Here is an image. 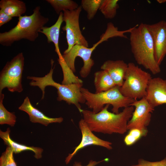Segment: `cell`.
<instances>
[{"instance_id":"23","label":"cell","mask_w":166,"mask_h":166,"mask_svg":"<svg viewBox=\"0 0 166 166\" xmlns=\"http://www.w3.org/2000/svg\"><path fill=\"white\" fill-rule=\"evenodd\" d=\"M102 0H82L81 6L87 13V19H92L99 9Z\"/></svg>"},{"instance_id":"4","label":"cell","mask_w":166,"mask_h":166,"mask_svg":"<svg viewBox=\"0 0 166 166\" xmlns=\"http://www.w3.org/2000/svg\"><path fill=\"white\" fill-rule=\"evenodd\" d=\"M52 59L51 60V67L49 72L43 77L28 76L27 78L31 81L29 84L31 86H38L42 92L41 100L44 97L45 89L47 86H52L57 90V100L63 101L69 105H74L81 113L83 110L80 104L85 103L86 101L82 95L81 89L82 83H73L67 85L60 84L55 82L53 78V74L55 66Z\"/></svg>"},{"instance_id":"14","label":"cell","mask_w":166,"mask_h":166,"mask_svg":"<svg viewBox=\"0 0 166 166\" xmlns=\"http://www.w3.org/2000/svg\"><path fill=\"white\" fill-rule=\"evenodd\" d=\"M18 109L26 113L28 115L30 121L34 123H39L47 126L49 124L61 123L63 121L61 117L51 118L46 116L31 104L29 98L26 97Z\"/></svg>"},{"instance_id":"10","label":"cell","mask_w":166,"mask_h":166,"mask_svg":"<svg viewBox=\"0 0 166 166\" xmlns=\"http://www.w3.org/2000/svg\"><path fill=\"white\" fill-rule=\"evenodd\" d=\"M130 106H132L135 108L128 123L127 130L133 128H147L151 121V113L154 111L155 108L148 102L145 97L135 100Z\"/></svg>"},{"instance_id":"27","label":"cell","mask_w":166,"mask_h":166,"mask_svg":"<svg viewBox=\"0 0 166 166\" xmlns=\"http://www.w3.org/2000/svg\"><path fill=\"white\" fill-rule=\"evenodd\" d=\"M12 18L0 10V27L10 22Z\"/></svg>"},{"instance_id":"1","label":"cell","mask_w":166,"mask_h":166,"mask_svg":"<svg viewBox=\"0 0 166 166\" xmlns=\"http://www.w3.org/2000/svg\"><path fill=\"white\" fill-rule=\"evenodd\" d=\"M109 105L105 106L99 112L83 110L81 112L84 121L93 132L111 134H123L128 130V123L131 118L134 107L129 106L116 114L109 112Z\"/></svg>"},{"instance_id":"3","label":"cell","mask_w":166,"mask_h":166,"mask_svg":"<svg viewBox=\"0 0 166 166\" xmlns=\"http://www.w3.org/2000/svg\"><path fill=\"white\" fill-rule=\"evenodd\" d=\"M40 7L37 6L30 15L18 17L17 25L8 31L0 33V44L10 46L15 42L23 39L34 42L42 28L49 22V18L43 16Z\"/></svg>"},{"instance_id":"13","label":"cell","mask_w":166,"mask_h":166,"mask_svg":"<svg viewBox=\"0 0 166 166\" xmlns=\"http://www.w3.org/2000/svg\"><path fill=\"white\" fill-rule=\"evenodd\" d=\"M145 97L153 107L166 104V79L152 78L149 81Z\"/></svg>"},{"instance_id":"8","label":"cell","mask_w":166,"mask_h":166,"mask_svg":"<svg viewBox=\"0 0 166 166\" xmlns=\"http://www.w3.org/2000/svg\"><path fill=\"white\" fill-rule=\"evenodd\" d=\"M82 9L81 6L73 10L63 11V20L65 25L62 29L66 32L68 44V47L63 54L68 53L75 45L89 47L88 42L82 34L79 26V18Z\"/></svg>"},{"instance_id":"25","label":"cell","mask_w":166,"mask_h":166,"mask_svg":"<svg viewBox=\"0 0 166 166\" xmlns=\"http://www.w3.org/2000/svg\"><path fill=\"white\" fill-rule=\"evenodd\" d=\"M12 149L7 146L0 157V166H17L13 156Z\"/></svg>"},{"instance_id":"24","label":"cell","mask_w":166,"mask_h":166,"mask_svg":"<svg viewBox=\"0 0 166 166\" xmlns=\"http://www.w3.org/2000/svg\"><path fill=\"white\" fill-rule=\"evenodd\" d=\"M129 130L124 140V144L128 146L134 144L141 138L146 136L148 132L147 128L143 129L133 128Z\"/></svg>"},{"instance_id":"6","label":"cell","mask_w":166,"mask_h":166,"mask_svg":"<svg viewBox=\"0 0 166 166\" xmlns=\"http://www.w3.org/2000/svg\"><path fill=\"white\" fill-rule=\"evenodd\" d=\"M122 85L120 91L125 97L135 100L145 97L147 89L152 78L151 74L133 62L128 64Z\"/></svg>"},{"instance_id":"19","label":"cell","mask_w":166,"mask_h":166,"mask_svg":"<svg viewBox=\"0 0 166 166\" xmlns=\"http://www.w3.org/2000/svg\"><path fill=\"white\" fill-rule=\"evenodd\" d=\"M95 93H99L108 90L117 85L108 73L102 70L96 72L94 74Z\"/></svg>"},{"instance_id":"2","label":"cell","mask_w":166,"mask_h":166,"mask_svg":"<svg viewBox=\"0 0 166 166\" xmlns=\"http://www.w3.org/2000/svg\"><path fill=\"white\" fill-rule=\"evenodd\" d=\"M130 33L131 50L137 63L153 74L159 73L161 69L155 59L153 40L147 24L135 26Z\"/></svg>"},{"instance_id":"28","label":"cell","mask_w":166,"mask_h":166,"mask_svg":"<svg viewBox=\"0 0 166 166\" xmlns=\"http://www.w3.org/2000/svg\"><path fill=\"white\" fill-rule=\"evenodd\" d=\"M104 160L99 161H96L92 160H90L88 164L86 166H83L81 164V163L78 162H75L73 165V166H95L101 162H102Z\"/></svg>"},{"instance_id":"20","label":"cell","mask_w":166,"mask_h":166,"mask_svg":"<svg viewBox=\"0 0 166 166\" xmlns=\"http://www.w3.org/2000/svg\"><path fill=\"white\" fill-rule=\"evenodd\" d=\"M118 0H102L99 10L105 18L112 19L116 16L119 8Z\"/></svg>"},{"instance_id":"5","label":"cell","mask_w":166,"mask_h":166,"mask_svg":"<svg viewBox=\"0 0 166 166\" xmlns=\"http://www.w3.org/2000/svg\"><path fill=\"white\" fill-rule=\"evenodd\" d=\"M119 86L116 85L106 91L93 93L87 89L81 87V92L88 108L92 109L93 112L97 113L107 105L113 106V113H119L120 108L129 106L135 100L124 97L120 91Z\"/></svg>"},{"instance_id":"16","label":"cell","mask_w":166,"mask_h":166,"mask_svg":"<svg viewBox=\"0 0 166 166\" xmlns=\"http://www.w3.org/2000/svg\"><path fill=\"white\" fill-rule=\"evenodd\" d=\"M10 131L8 128L6 131L0 130V137L3 140L5 144L11 148L15 153H19L24 151H31L34 153V157L37 159L42 158L43 149L41 148L33 146H28L19 144L13 141L10 137Z\"/></svg>"},{"instance_id":"9","label":"cell","mask_w":166,"mask_h":166,"mask_svg":"<svg viewBox=\"0 0 166 166\" xmlns=\"http://www.w3.org/2000/svg\"><path fill=\"white\" fill-rule=\"evenodd\" d=\"M103 42L104 40L101 38L99 41L90 48L82 45H75L68 53L62 55L61 57L73 73L76 72L75 62L76 58L79 57L81 58L84 65L80 71L79 74L82 77L86 78L89 74L94 64V60L91 58L92 53L96 48Z\"/></svg>"},{"instance_id":"18","label":"cell","mask_w":166,"mask_h":166,"mask_svg":"<svg viewBox=\"0 0 166 166\" xmlns=\"http://www.w3.org/2000/svg\"><path fill=\"white\" fill-rule=\"evenodd\" d=\"M0 8L12 18L22 16L26 13L27 9L26 3L20 0H1Z\"/></svg>"},{"instance_id":"12","label":"cell","mask_w":166,"mask_h":166,"mask_svg":"<svg viewBox=\"0 0 166 166\" xmlns=\"http://www.w3.org/2000/svg\"><path fill=\"white\" fill-rule=\"evenodd\" d=\"M78 125L82 134L81 141L79 145L76 147L74 151L72 153H69L66 158L65 162L66 164L70 162L77 152L87 146L94 145L102 147L108 150L112 149V143L96 136L90 130L83 119L80 120Z\"/></svg>"},{"instance_id":"11","label":"cell","mask_w":166,"mask_h":166,"mask_svg":"<svg viewBox=\"0 0 166 166\" xmlns=\"http://www.w3.org/2000/svg\"><path fill=\"white\" fill-rule=\"evenodd\" d=\"M147 26L153 40L155 59L160 66L166 55V21L147 24Z\"/></svg>"},{"instance_id":"21","label":"cell","mask_w":166,"mask_h":166,"mask_svg":"<svg viewBox=\"0 0 166 166\" xmlns=\"http://www.w3.org/2000/svg\"><path fill=\"white\" fill-rule=\"evenodd\" d=\"M46 1L51 5L59 15L64 10H73L79 6L77 3L72 0H46Z\"/></svg>"},{"instance_id":"15","label":"cell","mask_w":166,"mask_h":166,"mask_svg":"<svg viewBox=\"0 0 166 166\" xmlns=\"http://www.w3.org/2000/svg\"><path fill=\"white\" fill-rule=\"evenodd\" d=\"M128 67V64L122 60H108L103 63L101 68L106 71L116 85L120 87L124 82Z\"/></svg>"},{"instance_id":"17","label":"cell","mask_w":166,"mask_h":166,"mask_svg":"<svg viewBox=\"0 0 166 166\" xmlns=\"http://www.w3.org/2000/svg\"><path fill=\"white\" fill-rule=\"evenodd\" d=\"M63 20V13L61 12L59 15L56 22L50 27L44 26L40 31L46 37L48 43L53 42L55 46V51L57 54L58 57L61 56V54L59 46L60 31L61 26Z\"/></svg>"},{"instance_id":"26","label":"cell","mask_w":166,"mask_h":166,"mask_svg":"<svg viewBox=\"0 0 166 166\" xmlns=\"http://www.w3.org/2000/svg\"><path fill=\"white\" fill-rule=\"evenodd\" d=\"M131 166H166V157L160 161L155 162L140 159L138 160L137 164L132 165Z\"/></svg>"},{"instance_id":"29","label":"cell","mask_w":166,"mask_h":166,"mask_svg":"<svg viewBox=\"0 0 166 166\" xmlns=\"http://www.w3.org/2000/svg\"><path fill=\"white\" fill-rule=\"evenodd\" d=\"M157 1L160 3H164L166 2V0H157Z\"/></svg>"},{"instance_id":"22","label":"cell","mask_w":166,"mask_h":166,"mask_svg":"<svg viewBox=\"0 0 166 166\" xmlns=\"http://www.w3.org/2000/svg\"><path fill=\"white\" fill-rule=\"evenodd\" d=\"M4 95L0 93V124H7L14 126L16 120V117L14 113L10 112L5 108L3 104Z\"/></svg>"},{"instance_id":"7","label":"cell","mask_w":166,"mask_h":166,"mask_svg":"<svg viewBox=\"0 0 166 166\" xmlns=\"http://www.w3.org/2000/svg\"><path fill=\"white\" fill-rule=\"evenodd\" d=\"M24 64V57L22 52L7 62L0 73V93L5 88L11 92L22 91V81Z\"/></svg>"}]
</instances>
